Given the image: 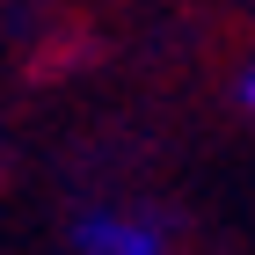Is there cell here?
I'll return each instance as SVG.
<instances>
[{"instance_id":"cell-2","label":"cell","mask_w":255,"mask_h":255,"mask_svg":"<svg viewBox=\"0 0 255 255\" xmlns=\"http://www.w3.org/2000/svg\"><path fill=\"white\" fill-rule=\"evenodd\" d=\"M241 102H248V110H255V73H241Z\"/></svg>"},{"instance_id":"cell-1","label":"cell","mask_w":255,"mask_h":255,"mask_svg":"<svg viewBox=\"0 0 255 255\" xmlns=\"http://www.w3.org/2000/svg\"><path fill=\"white\" fill-rule=\"evenodd\" d=\"M80 255H160V226H131V219H110V212H95V219H80Z\"/></svg>"}]
</instances>
